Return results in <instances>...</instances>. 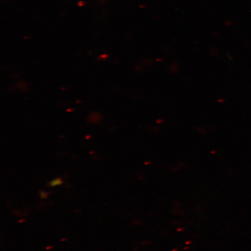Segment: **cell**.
I'll list each match as a JSON object with an SVG mask.
<instances>
[{
  "mask_svg": "<svg viewBox=\"0 0 251 251\" xmlns=\"http://www.w3.org/2000/svg\"><path fill=\"white\" fill-rule=\"evenodd\" d=\"M40 196L42 199H47V197H48V194L45 192V191H41L40 192Z\"/></svg>",
  "mask_w": 251,
  "mask_h": 251,
  "instance_id": "cell-2",
  "label": "cell"
},
{
  "mask_svg": "<svg viewBox=\"0 0 251 251\" xmlns=\"http://www.w3.org/2000/svg\"><path fill=\"white\" fill-rule=\"evenodd\" d=\"M63 183H64V181H63L61 178H56L55 180L50 181V183H48V185L50 187H55L62 184Z\"/></svg>",
  "mask_w": 251,
  "mask_h": 251,
  "instance_id": "cell-1",
  "label": "cell"
},
{
  "mask_svg": "<svg viewBox=\"0 0 251 251\" xmlns=\"http://www.w3.org/2000/svg\"><path fill=\"white\" fill-rule=\"evenodd\" d=\"M73 111V109H68V110H67V111H68V112H71V111Z\"/></svg>",
  "mask_w": 251,
  "mask_h": 251,
  "instance_id": "cell-4",
  "label": "cell"
},
{
  "mask_svg": "<svg viewBox=\"0 0 251 251\" xmlns=\"http://www.w3.org/2000/svg\"><path fill=\"white\" fill-rule=\"evenodd\" d=\"M91 137H92V136H90V135H89V136H87L86 137V139L87 140H88V139H90Z\"/></svg>",
  "mask_w": 251,
  "mask_h": 251,
  "instance_id": "cell-3",
  "label": "cell"
}]
</instances>
